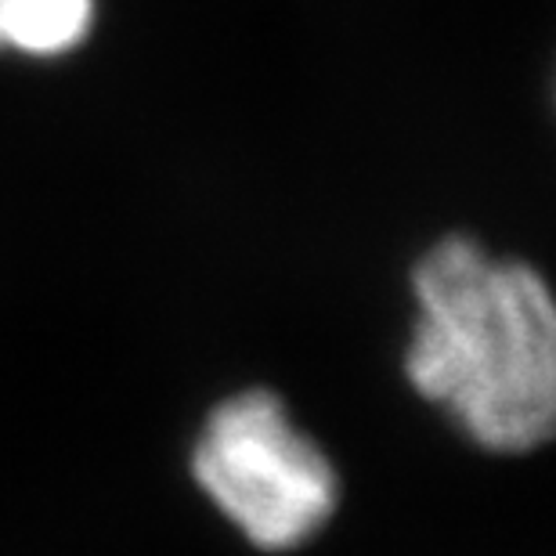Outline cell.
<instances>
[{
	"mask_svg": "<svg viewBox=\"0 0 556 556\" xmlns=\"http://www.w3.org/2000/svg\"><path fill=\"white\" fill-rule=\"evenodd\" d=\"M402 369L419 402L492 455H531L556 427V304L535 264L473 236L430 242L413 264Z\"/></svg>",
	"mask_w": 556,
	"mask_h": 556,
	"instance_id": "6da1fadb",
	"label": "cell"
},
{
	"mask_svg": "<svg viewBox=\"0 0 556 556\" xmlns=\"http://www.w3.org/2000/svg\"><path fill=\"white\" fill-rule=\"evenodd\" d=\"M188 470L217 517L261 553L304 549L343 498L332 455L268 387H247L210 408Z\"/></svg>",
	"mask_w": 556,
	"mask_h": 556,
	"instance_id": "7a4b0ae2",
	"label": "cell"
},
{
	"mask_svg": "<svg viewBox=\"0 0 556 556\" xmlns=\"http://www.w3.org/2000/svg\"><path fill=\"white\" fill-rule=\"evenodd\" d=\"M98 0H0V51L62 59L91 37Z\"/></svg>",
	"mask_w": 556,
	"mask_h": 556,
	"instance_id": "3957f363",
	"label": "cell"
}]
</instances>
